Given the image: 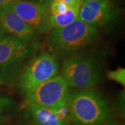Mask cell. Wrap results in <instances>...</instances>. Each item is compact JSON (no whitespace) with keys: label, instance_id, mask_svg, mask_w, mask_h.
I'll use <instances>...</instances> for the list:
<instances>
[{"label":"cell","instance_id":"1","mask_svg":"<svg viewBox=\"0 0 125 125\" xmlns=\"http://www.w3.org/2000/svg\"><path fill=\"white\" fill-rule=\"evenodd\" d=\"M98 34L97 27L77 19L65 27L52 29L47 44L54 54L65 57L89 46L95 41Z\"/></svg>","mask_w":125,"mask_h":125},{"label":"cell","instance_id":"2","mask_svg":"<svg viewBox=\"0 0 125 125\" xmlns=\"http://www.w3.org/2000/svg\"><path fill=\"white\" fill-rule=\"evenodd\" d=\"M68 110L74 125H100L110 115L107 102L94 90H81L70 94Z\"/></svg>","mask_w":125,"mask_h":125},{"label":"cell","instance_id":"3","mask_svg":"<svg viewBox=\"0 0 125 125\" xmlns=\"http://www.w3.org/2000/svg\"><path fill=\"white\" fill-rule=\"evenodd\" d=\"M61 76L68 87L89 89L97 84L101 77V70L93 56L89 54H77L63 62Z\"/></svg>","mask_w":125,"mask_h":125},{"label":"cell","instance_id":"4","mask_svg":"<svg viewBox=\"0 0 125 125\" xmlns=\"http://www.w3.org/2000/svg\"><path fill=\"white\" fill-rule=\"evenodd\" d=\"M59 64L56 57L42 53L28 63L19 79V88L24 95H27L40 84L58 75Z\"/></svg>","mask_w":125,"mask_h":125},{"label":"cell","instance_id":"5","mask_svg":"<svg viewBox=\"0 0 125 125\" xmlns=\"http://www.w3.org/2000/svg\"><path fill=\"white\" fill-rule=\"evenodd\" d=\"M69 87L61 75H56L38 85L26 95L28 105L58 108L68 104Z\"/></svg>","mask_w":125,"mask_h":125},{"label":"cell","instance_id":"6","mask_svg":"<svg viewBox=\"0 0 125 125\" xmlns=\"http://www.w3.org/2000/svg\"><path fill=\"white\" fill-rule=\"evenodd\" d=\"M38 46L34 39L5 35L0 39V72L17 69L36 51Z\"/></svg>","mask_w":125,"mask_h":125},{"label":"cell","instance_id":"7","mask_svg":"<svg viewBox=\"0 0 125 125\" xmlns=\"http://www.w3.org/2000/svg\"><path fill=\"white\" fill-rule=\"evenodd\" d=\"M50 2L36 3L18 0L10 5L13 11L36 32L49 31L47 15Z\"/></svg>","mask_w":125,"mask_h":125},{"label":"cell","instance_id":"8","mask_svg":"<svg viewBox=\"0 0 125 125\" xmlns=\"http://www.w3.org/2000/svg\"><path fill=\"white\" fill-rule=\"evenodd\" d=\"M115 15L114 6L110 0H93L83 2L79 20L93 27H102L110 22Z\"/></svg>","mask_w":125,"mask_h":125},{"label":"cell","instance_id":"9","mask_svg":"<svg viewBox=\"0 0 125 125\" xmlns=\"http://www.w3.org/2000/svg\"><path fill=\"white\" fill-rule=\"evenodd\" d=\"M28 112L36 125H70L68 104L58 108L42 107L37 105H28Z\"/></svg>","mask_w":125,"mask_h":125},{"label":"cell","instance_id":"10","mask_svg":"<svg viewBox=\"0 0 125 125\" xmlns=\"http://www.w3.org/2000/svg\"><path fill=\"white\" fill-rule=\"evenodd\" d=\"M0 27L5 33L22 39H34L36 33L14 12L10 5L0 9Z\"/></svg>","mask_w":125,"mask_h":125},{"label":"cell","instance_id":"11","mask_svg":"<svg viewBox=\"0 0 125 125\" xmlns=\"http://www.w3.org/2000/svg\"><path fill=\"white\" fill-rule=\"evenodd\" d=\"M81 6H70L64 13L52 15L48 13L47 25L49 29L65 27L79 18Z\"/></svg>","mask_w":125,"mask_h":125},{"label":"cell","instance_id":"12","mask_svg":"<svg viewBox=\"0 0 125 125\" xmlns=\"http://www.w3.org/2000/svg\"><path fill=\"white\" fill-rule=\"evenodd\" d=\"M70 6L60 0H52L49 3V11L52 15H58L64 13Z\"/></svg>","mask_w":125,"mask_h":125},{"label":"cell","instance_id":"13","mask_svg":"<svg viewBox=\"0 0 125 125\" xmlns=\"http://www.w3.org/2000/svg\"><path fill=\"white\" fill-rule=\"evenodd\" d=\"M108 79L120 83L125 86V69L119 67L115 70L110 71L107 74Z\"/></svg>","mask_w":125,"mask_h":125},{"label":"cell","instance_id":"14","mask_svg":"<svg viewBox=\"0 0 125 125\" xmlns=\"http://www.w3.org/2000/svg\"><path fill=\"white\" fill-rule=\"evenodd\" d=\"M13 105V101L6 97H0V114L9 109Z\"/></svg>","mask_w":125,"mask_h":125},{"label":"cell","instance_id":"15","mask_svg":"<svg viewBox=\"0 0 125 125\" xmlns=\"http://www.w3.org/2000/svg\"><path fill=\"white\" fill-rule=\"evenodd\" d=\"M67 4L69 6H81L83 4V0H60Z\"/></svg>","mask_w":125,"mask_h":125},{"label":"cell","instance_id":"16","mask_svg":"<svg viewBox=\"0 0 125 125\" xmlns=\"http://www.w3.org/2000/svg\"><path fill=\"white\" fill-rule=\"evenodd\" d=\"M121 125L119 122H117L116 120L112 118L111 115L108 117L107 119L103 122L102 125Z\"/></svg>","mask_w":125,"mask_h":125},{"label":"cell","instance_id":"17","mask_svg":"<svg viewBox=\"0 0 125 125\" xmlns=\"http://www.w3.org/2000/svg\"><path fill=\"white\" fill-rule=\"evenodd\" d=\"M18 0H0V9L9 6Z\"/></svg>","mask_w":125,"mask_h":125},{"label":"cell","instance_id":"18","mask_svg":"<svg viewBox=\"0 0 125 125\" xmlns=\"http://www.w3.org/2000/svg\"><path fill=\"white\" fill-rule=\"evenodd\" d=\"M24 1L36 2V3H46V2H49L50 0H24Z\"/></svg>","mask_w":125,"mask_h":125},{"label":"cell","instance_id":"19","mask_svg":"<svg viewBox=\"0 0 125 125\" xmlns=\"http://www.w3.org/2000/svg\"><path fill=\"white\" fill-rule=\"evenodd\" d=\"M5 34H6V33H5V32L4 31V30L1 29V27H0V39H1L2 37H4V36H5Z\"/></svg>","mask_w":125,"mask_h":125},{"label":"cell","instance_id":"20","mask_svg":"<svg viewBox=\"0 0 125 125\" xmlns=\"http://www.w3.org/2000/svg\"><path fill=\"white\" fill-rule=\"evenodd\" d=\"M93 1V0H83V2H88V1Z\"/></svg>","mask_w":125,"mask_h":125}]
</instances>
